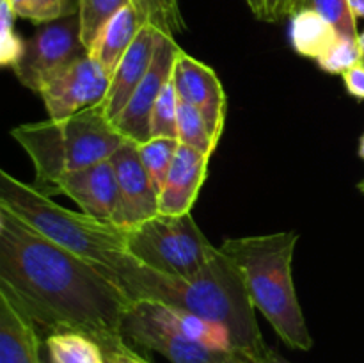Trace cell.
Here are the masks:
<instances>
[{
	"mask_svg": "<svg viewBox=\"0 0 364 363\" xmlns=\"http://www.w3.org/2000/svg\"><path fill=\"white\" fill-rule=\"evenodd\" d=\"M0 363H43L38 324L0 283Z\"/></svg>",
	"mask_w": 364,
	"mask_h": 363,
	"instance_id": "obj_16",
	"label": "cell"
},
{
	"mask_svg": "<svg viewBox=\"0 0 364 363\" xmlns=\"http://www.w3.org/2000/svg\"><path fill=\"white\" fill-rule=\"evenodd\" d=\"M11 135L34 164L32 185L46 194L63 174L110 159L127 141L98 105L66 120L48 117L39 123L20 125L11 130Z\"/></svg>",
	"mask_w": 364,
	"mask_h": 363,
	"instance_id": "obj_5",
	"label": "cell"
},
{
	"mask_svg": "<svg viewBox=\"0 0 364 363\" xmlns=\"http://www.w3.org/2000/svg\"><path fill=\"white\" fill-rule=\"evenodd\" d=\"M210 159L212 157L206 153L180 142L173 166L159 194L160 214L167 216L191 214V209L205 184Z\"/></svg>",
	"mask_w": 364,
	"mask_h": 363,
	"instance_id": "obj_15",
	"label": "cell"
},
{
	"mask_svg": "<svg viewBox=\"0 0 364 363\" xmlns=\"http://www.w3.org/2000/svg\"><path fill=\"white\" fill-rule=\"evenodd\" d=\"M173 84L180 102L191 103L201 112L213 141L219 144L226 123L228 100L213 68L180 50L174 63Z\"/></svg>",
	"mask_w": 364,
	"mask_h": 363,
	"instance_id": "obj_12",
	"label": "cell"
},
{
	"mask_svg": "<svg viewBox=\"0 0 364 363\" xmlns=\"http://www.w3.org/2000/svg\"><path fill=\"white\" fill-rule=\"evenodd\" d=\"M105 68L85 56L46 82L39 91L50 120H66L85 109L100 105L110 88Z\"/></svg>",
	"mask_w": 364,
	"mask_h": 363,
	"instance_id": "obj_9",
	"label": "cell"
},
{
	"mask_svg": "<svg viewBox=\"0 0 364 363\" xmlns=\"http://www.w3.org/2000/svg\"><path fill=\"white\" fill-rule=\"evenodd\" d=\"M233 363H249V362H247V359H244V358H237Z\"/></svg>",
	"mask_w": 364,
	"mask_h": 363,
	"instance_id": "obj_38",
	"label": "cell"
},
{
	"mask_svg": "<svg viewBox=\"0 0 364 363\" xmlns=\"http://www.w3.org/2000/svg\"><path fill=\"white\" fill-rule=\"evenodd\" d=\"M256 363H291V362H288V359L283 358V356H281L279 352L274 351V349L269 347V349H267L265 354H263L262 358H259Z\"/></svg>",
	"mask_w": 364,
	"mask_h": 363,
	"instance_id": "obj_33",
	"label": "cell"
},
{
	"mask_svg": "<svg viewBox=\"0 0 364 363\" xmlns=\"http://www.w3.org/2000/svg\"><path fill=\"white\" fill-rule=\"evenodd\" d=\"M144 23L146 21L139 14L137 7L134 4H128L103 27V31L89 48V56L98 60L105 68L107 73L112 77L117 64L130 48L135 36L139 34Z\"/></svg>",
	"mask_w": 364,
	"mask_h": 363,
	"instance_id": "obj_17",
	"label": "cell"
},
{
	"mask_svg": "<svg viewBox=\"0 0 364 363\" xmlns=\"http://www.w3.org/2000/svg\"><path fill=\"white\" fill-rule=\"evenodd\" d=\"M128 4H132V0H78L80 34L87 50L96 41L103 27Z\"/></svg>",
	"mask_w": 364,
	"mask_h": 363,
	"instance_id": "obj_22",
	"label": "cell"
},
{
	"mask_svg": "<svg viewBox=\"0 0 364 363\" xmlns=\"http://www.w3.org/2000/svg\"><path fill=\"white\" fill-rule=\"evenodd\" d=\"M318 66L323 71L333 75H343L345 71L352 70L361 64V52H359L358 39L338 38L322 56L316 59Z\"/></svg>",
	"mask_w": 364,
	"mask_h": 363,
	"instance_id": "obj_29",
	"label": "cell"
},
{
	"mask_svg": "<svg viewBox=\"0 0 364 363\" xmlns=\"http://www.w3.org/2000/svg\"><path fill=\"white\" fill-rule=\"evenodd\" d=\"M297 231L226 238L220 251L244 274L255 308L263 313L281 340L291 349L309 351L313 338L306 326L291 276Z\"/></svg>",
	"mask_w": 364,
	"mask_h": 363,
	"instance_id": "obj_3",
	"label": "cell"
},
{
	"mask_svg": "<svg viewBox=\"0 0 364 363\" xmlns=\"http://www.w3.org/2000/svg\"><path fill=\"white\" fill-rule=\"evenodd\" d=\"M127 244L139 262L174 278L194 276L219 253L191 214H156L127 230Z\"/></svg>",
	"mask_w": 364,
	"mask_h": 363,
	"instance_id": "obj_6",
	"label": "cell"
},
{
	"mask_svg": "<svg viewBox=\"0 0 364 363\" xmlns=\"http://www.w3.org/2000/svg\"><path fill=\"white\" fill-rule=\"evenodd\" d=\"M345 88L355 98L364 100V64H358L352 70L345 71L343 73Z\"/></svg>",
	"mask_w": 364,
	"mask_h": 363,
	"instance_id": "obj_32",
	"label": "cell"
},
{
	"mask_svg": "<svg viewBox=\"0 0 364 363\" xmlns=\"http://www.w3.org/2000/svg\"><path fill=\"white\" fill-rule=\"evenodd\" d=\"M16 13L11 7L9 0H0V64L4 68H14L23 57L27 41L14 31Z\"/></svg>",
	"mask_w": 364,
	"mask_h": 363,
	"instance_id": "obj_28",
	"label": "cell"
},
{
	"mask_svg": "<svg viewBox=\"0 0 364 363\" xmlns=\"http://www.w3.org/2000/svg\"><path fill=\"white\" fill-rule=\"evenodd\" d=\"M348 6L355 18H364V0H348Z\"/></svg>",
	"mask_w": 364,
	"mask_h": 363,
	"instance_id": "obj_35",
	"label": "cell"
},
{
	"mask_svg": "<svg viewBox=\"0 0 364 363\" xmlns=\"http://www.w3.org/2000/svg\"><path fill=\"white\" fill-rule=\"evenodd\" d=\"M358 189H359V191H361V192H364V180H363V182H359V184H358Z\"/></svg>",
	"mask_w": 364,
	"mask_h": 363,
	"instance_id": "obj_39",
	"label": "cell"
},
{
	"mask_svg": "<svg viewBox=\"0 0 364 363\" xmlns=\"http://www.w3.org/2000/svg\"><path fill=\"white\" fill-rule=\"evenodd\" d=\"M103 354H105L107 363H151L142 358V354H139L137 351H134L127 340L119 342L114 347L103 349Z\"/></svg>",
	"mask_w": 364,
	"mask_h": 363,
	"instance_id": "obj_31",
	"label": "cell"
},
{
	"mask_svg": "<svg viewBox=\"0 0 364 363\" xmlns=\"http://www.w3.org/2000/svg\"><path fill=\"white\" fill-rule=\"evenodd\" d=\"M359 157L364 160V134L361 135V141H359Z\"/></svg>",
	"mask_w": 364,
	"mask_h": 363,
	"instance_id": "obj_37",
	"label": "cell"
},
{
	"mask_svg": "<svg viewBox=\"0 0 364 363\" xmlns=\"http://www.w3.org/2000/svg\"><path fill=\"white\" fill-rule=\"evenodd\" d=\"M87 53L80 34V16L75 11L39 25L13 71L25 88L39 93L46 82Z\"/></svg>",
	"mask_w": 364,
	"mask_h": 363,
	"instance_id": "obj_8",
	"label": "cell"
},
{
	"mask_svg": "<svg viewBox=\"0 0 364 363\" xmlns=\"http://www.w3.org/2000/svg\"><path fill=\"white\" fill-rule=\"evenodd\" d=\"M164 313H166L167 319L178 327L183 335H187L192 340L199 342V344L206 345L210 349H215V351H224V352H235L233 342H231L230 331L224 326L215 322H210V320L203 319V317L194 315L191 312H185V310L174 308V306L162 305Z\"/></svg>",
	"mask_w": 364,
	"mask_h": 363,
	"instance_id": "obj_19",
	"label": "cell"
},
{
	"mask_svg": "<svg viewBox=\"0 0 364 363\" xmlns=\"http://www.w3.org/2000/svg\"><path fill=\"white\" fill-rule=\"evenodd\" d=\"M178 141L210 157L217 148L205 117L191 103H178Z\"/></svg>",
	"mask_w": 364,
	"mask_h": 363,
	"instance_id": "obj_23",
	"label": "cell"
},
{
	"mask_svg": "<svg viewBox=\"0 0 364 363\" xmlns=\"http://www.w3.org/2000/svg\"><path fill=\"white\" fill-rule=\"evenodd\" d=\"M178 98L176 88L171 78L169 84L160 93L151 114V137H173L178 139Z\"/></svg>",
	"mask_w": 364,
	"mask_h": 363,
	"instance_id": "obj_26",
	"label": "cell"
},
{
	"mask_svg": "<svg viewBox=\"0 0 364 363\" xmlns=\"http://www.w3.org/2000/svg\"><path fill=\"white\" fill-rule=\"evenodd\" d=\"M0 206L13 212L60 248L114 274L135 258L128 251L127 230L85 212H73L34 185L0 171Z\"/></svg>",
	"mask_w": 364,
	"mask_h": 363,
	"instance_id": "obj_4",
	"label": "cell"
},
{
	"mask_svg": "<svg viewBox=\"0 0 364 363\" xmlns=\"http://www.w3.org/2000/svg\"><path fill=\"white\" fill-rule=\"evenodd\" d=\"M340 38L333 25L313 9H301L290 20V41L302 57L318 59Z\"/></svg>",
	"mask_w": 364,
	"mask_h": 363,
	"instance_id": "obj_18",
	"label": "cell"
},
{
	"mask_svg": "<svg viewBox=\"0 0 364 363\" xmlns=\"http://www.w3.org/2000/svg\"><path fill=\"white\" fill-rule=\"evenodd\" d=\"M18 18L43 25L78 11V0H9Z\"/></svg>",
	"mask_w": 364,
	"mask_h": 363,
	"instance_id": "obj_25",
	"label": "cell"
},
{
	"mask_svg": "<svg viewBox=\"0 0 364 363\" xmlns=\"http://www.w3.org/2000/svg\"><path fill=\"white\" fill-rule=\"evenodd\" d=\"M124 340L162 354L171 363H233L237 352L210 349L181 333L155 301H134L121 327Z\"/></svg>",
	"mask_w": 364,
	"mask_h": 363,
	"instance_id": "obj_7",
	"label": "cell"
},
{
	"mask_svg": "<svg viewBox=\"0 0 364 363\" xmlns=\"http://www.w3.org/2000/svg\"><path fill=\"white\" fill-rule=\"evenodd\" d=\"M245 2L251 7L252 13L256 14V18L265 20V2H263V0H245Z\"/></svg>",
	"mask_w": 364,
	"mask_h": 363,
	"instance_id": "obj_34",
	"label": "cell"
},
{
	"mask_svg": "<svg viewBox=\"0 0 364 363\" xmlns=\"http://www.w3.org/2000/svg\"><path fill=\"white\" fill-rule=\"evenodd\" d=\"M178 146H180V141L173 137H151L149 141L139 144V155L144 164V169L151 178L159 194L162 191L167 173L173 166Z\"/></svg>",
	"mask_w": 364,
	"mask_h": 363,
	"instance_id": "obj_21",
	"label": "cell"
},
{
	"mask_svg": "<svg viewBox=\"0 0 364 363\" xmlns=\"http://www.w3.org/2000/svg\"><path fill=\"white\" fill-rule=\"evenodd\" d=\"M160 34H162V31H159L155 25H142V28L135 36L130 48L127 50L123 59L117 64L116 71H114L112 78H110L109 93H107L103 102L98 105L103 116L110 123L127 107V103L134 96L135 89L139 88L144 75L148 73L149 64H151L153 56H155L156 45H159Z\"/></svg>",
	"mask_w": 364,
	"mask_h": 363,
	"instance_id": "obj_14",
	"label": "cell"
},
{
	"mask_svg": "<svg viewBox=\"0 0 364 363\" xmlns=\"http://www.w3.org/2000/svg\"><path fill=\"white\" fill-rule=\"evenodd\" d=\"M109 160L116 173L119 194L114 224L121 230H130L160 214L159 191L146 173L137 142L127 139Z\"/></svg>",
	"mask_w": 364,
	"mask_h": 363,
	"instance_id": "obj_11",
	"label": "cell"
},
{
	"mask_svg": "<svg viewBox=\"0 0 364 363\" xmlns=\"http://www.w3.org/2000/svg\"><path fill=\"white\" fill-rule=\"evenodd\" d=\"M302 9H313L322 14L341 38L358 39V18L352 14L348 0H304Z\"/></svg>",
	"mask_w": 364,
	"mask_h": 363,
	"instance_id": "obj_27",
	"label": "cell"
},
{
	"mask_svg": "<svg viewBox=\"0 0 364 363\" xmlns=\"http://www.w3.org/2000/svg\"><path fill=\"white\" fill-rule=\"evenodd\" d=\"M0 283L48 335L77 331L102 349L124 340L134 301L105 269L43 237L0 206Z\"/></svg>",
	"mask_w": 364,
	"mask_h": 363,
	"instance_id": "obj_1",
	"label": "cell"
},
{
	"mask_svg": "<svg viewBox=\"0 0 364 363\" xmlns=\"http://www.w3.org/2000/svg\"><path fill=\"white\" fill-rule=\"evenodd\" d=\"M52 192L68 196L80 206L82 212L114 224L119 194L116 173L109 159L63 174L55 182Z\"/></svg>",
	"mask_w": 364,
	"mask_h": 363,
	"instance_id": "obj_13",
	"label": "cell"
},
{
	"mask_svg": "<svg viewBox=\"0 0 364 363\" xmlns=\"http://www.w3.org/2000/svg\"><path fill=\"white\" fill-rule=\"evenodd\" d=\"M358 45H359V52H361V63L364 64V32H361V34H359Z\"/></svg>",
	"mask_w": 364,
	"mask_h": 363,
	"instance_id": "obj_36",
	"label": "cell"
},
{
	"mask_svg": "<svg viewBox=\"0 0 364 363\" xmlns=\"http://www.w3.org/2000/svg\"><path fill=\"white\" fill-rule=\"evenodd\" d=\"M263 2H265V21L291 18L304 6V0H263Z\"/></svg>",
	"mask_w": 364,
	"mask_h": 363,
	"instance_id": "obj_30",
	"label": "cell"
},
{
	"mask_svg": "<svg viewBox=\"0 0 364 363\" xmlns=\"http://www.w3.org/2000/svg\"><path fill=\"white\" fill-rule=\"evenodd\" d=\"M180 45L176 43L174 36L160 34L159 45H156L155 56L149 64L148 73L141 80L139 88L135 89L134 96L127 103L119 116L112 121L114 128L128 141L137 144L151 139V114L160 93L173 78L174 63L180 52Z\"/></svg>",
	"mask_w": 364,
	"mask_h": 363,
	"instance_id": "obj_10",
	"label": "cell"
},
{
	"mask_svg": "<svg viewBox=\"0 0 364 363\" xmlns=\"http://www.w3.org/2000/svg\"><path fill=\"white\" fill-rule=\"evenodd\" d=\"M114 281L132 301L162 302L224 326L230 331L235 352L249 363L258 362L269 349L256 320L244 274L220 248L191 278L167 276L134 258L114 274Z\"/></svg>",
	"mask_w": 364,
	"mask_h": 363,
	"instance_id": "obj_2",
	"label": "cell"
},
{
	"mask_svg": "<svg viewBox=\"0 0 364 363\" xmlns=\"http://www.w3.org/2000/svg\"><path fill=\"white\" fill-rule=\"evenodd\" d=\"M146 23L155 25L164 34L174 36L185 31L178 0H132Z\"/></svg>",
	"mask_w": 364,
	"mask_h": 363,
	"instance_id": "obj_24",
	"label": "cell"
},
{
	"mask_svg": "<svg viewBox=\"0 0 364 363\" xmlns=\"http://www.w3.org/2000/svg\"><path fill=\"white\" fill-rule=\"evenodd\" d=\"M50 363H107L95 338L77 331H60L46 338Z\"/></svg>",
	"mask_w": 364,
	"mask_h": 363,
	"instance_id": "obj_20",
	"label": "cell"
}]
</instances>
